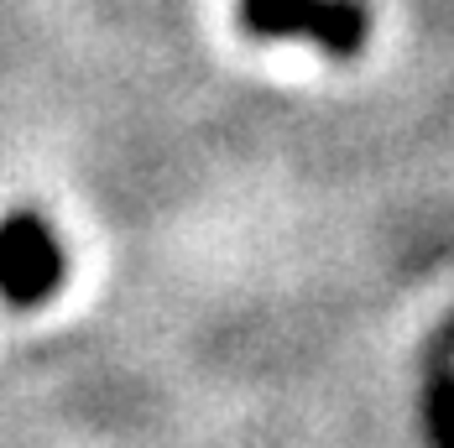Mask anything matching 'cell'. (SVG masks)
<instances>
[{
  "mask_svg": "<svg viewBox=\"0 0 454 448\" xmlns=\"http://www.w3.org/2000/svg\"><path fill=\"white\" fill-rule=\"evenodd\" d=\"M240 21L256 37H303L334 58L361 52L371 32L361 0H240Z\"/></svg>",
  "mask_w": 454,
  "mask_h": 448,
  "instance_id": "6da1fadb",
  "label": "cell"
},
{
  "mask_svg": "<svg viewBox=\"0 0 454 448\" xmlns=\"http://www.w3.org/2000/svg\"><path fill=\"white\" fill-rule=\"evenodd\" d=\"M63 282V245L43 214L16 209L0 220V292L16 308H37Z\"/></svg>",
  "mask_w": 454,
  "mask_h": 448,
  "instance_id": "7a4b0ae2",
  "label": "cell"
}]
</instances>
